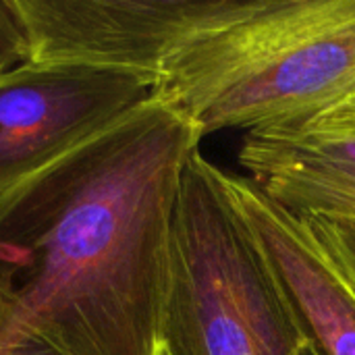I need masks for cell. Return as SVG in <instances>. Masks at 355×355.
<instances>
[{
  "label": "cell",
  "mask_w": 355,
  "mask_h": 355,
  "mask_svg": "<svg viewBox=\"0 0 355 355\" xmlns=\"http://www.w3.org/2000/svg\"><path fill=\"white\" fill-rule=\"evenodd\" d=\"M355 92V0H229L164 62L152 96L204 135L308 121Z\"/></svg>",
  "instance_id": "obj_2"
},
{
  "label": "cell",
  "mask_w": 355,
  "mask_h": 355,
  "mask_svg": "<svg viewBox=\"0 0 355 355\" xmlns=\"http://www.w3.org/2000/svg\"><path fill=\"white\" fill-rule=\"evenodd\" d=\"M229 185L312 352L355 355L354 281L302 216L270 202L248 177L229 173Z\"/></svg>",
  "instance_id": "obj_6"
},
{
  "label": "cell",
  "mask_w": 355,
  "mask_h": 355,
  "mask_svg": "<svg viewBox=\"0 0 355 355\" xmlns=\"http://www.w3.org/2000/svg\"><path fill=\"white\" fill-rule=\"evenodd\" d=\"M152 96L135 75L25 62L0 77V202Z\"/></svg>",
  "instance_id": "obj_4"
},
{
  "label": "cell",
  "mask_w": 355,
  "mask_h": 355,
  "mask_svg": "<svg viewBox=\"0 0 355 355\" xmlns=\"http://www.w3.org/2000/svg\"><path fill=\"white\" fill-rule=\"evenodd\" d=\"M302 355H316V354H314V352H312V347L308 345V347L304 349V354H302Z\"/></svg>",
  "instance_id": "obj_12"
},
{
  "label": "cell",
  "mask_w": 355,
  "mask_h": 355,
  "mask_svg": "<svg viewBox=\"0 0 355 355\" xmlns=\"http://www.w3.org/2000/svg\"><path fill=\"white\" fill-rule=\"evenodd\" d=\"M237 160L260 193L283 210L355 223V131L254 129L243 135Z\"/></svg>",
  "instance_id": "obj_7"
},
{
  "label": "cell",
  "mask_w": 355,
  "mask_h": 355,
  "mask_svg": "<svg viewBox=\"0 0 355 355\" xmlns=\"http://www.w3.org/2000/svg\"><path fill=\"white\" fill-rule=\"evenodd\" d=\"M229 0H17L29 62H79L139 77L152 89L171 54Z\"/></svg>",
  "instance_id": "obj_5"
},
{
  "label": "cell",
  "mask_w": 355,
  "mask_h": 355,
  "mask_svg": "<svg viewBox=\"0 0 355 355\" xmlns=\"http://www.w3.org/2000/svg\"><path fill=\"white\" fill-rule=\"evenodd\" d=\"M304 220L308 223L316 239L324 245V250L355 283V223L320 216H306Z\"/></svg>",
  "instance_id": "obj_10"
},
{
  "label": "cell",
  "mask_w": 355,
  "mask_h": 355,
  "mask_svg": "<svg viewBox=\"0 0 355 355\" xmlns=\"http://www.w3.org/2000/svg\"><path fill=\"white\" fill-rule=\"evenodd\" d=\"M0 355H67L33 329L0 285Z\"/></svg>",
  "instance_id": "obj_8"
},
{
  "label": "cell",
  "mask_w": 355,
  "mask_h": 355,
  "mask_svg": "<svg viewBox=\"0 0 355 355\" xmlns=\"http://www.w3.org/2000/svg\"><path fill=\"white\" fill-rule=\"evenodd\" d=\"M314 129H335V131H355V92L343 98L341 102L333 104L331 108L318 112L316 116L295 123Z\"/></svg>",
  "instance_id": "obj_11"
},
{
  "label": "cell",
  "mask_w": 355,
  "mask_h": 355,
  "mask_svg": "<svg viewBox=\"0 0 355 355\" xmlns=\"http://www.w3.org/2000/svg\"><path fill=\"white\" fill-rule=\"evenodd\" d=\"M202 133L150 96L0 202V285L67 355H160L181 177Z\"/></svg>",
  "instance_id": "obj_1"
},
{
  "label": "cell",
  "mask_w": 355,
  "mask_h": 355,
  "mask_svg": "<svg viewBox=\"0 0 355 355\" xmlns=\"http://www.w3.org/2000/svg\"><path fill=\"white\" fill-rule=\"evenodd\" d=\"M29 62V37L17 0H0V77Z\"/></svg>",
  "instance_id": "obj_9"
},
{
  "label": "cell",
  "mask_w": 355,
  "mask_h": 355,
  "mask_svg": "<svg viewBox=\"0 0 355 355\" xmlns=\"http://www.w3.org/2000/svg\"><path fill=\"white\" fill-rule=\"evenodd\" d=\"M306 347L229 173L196 150L175 206L160 355H302Z\"/></svg>",
  "instance_id": "obj_3"
}]
</instances>
